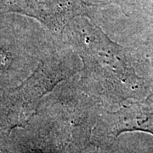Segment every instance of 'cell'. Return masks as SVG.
Wrapping results in <instances>:
<instances>
[{"label": "cell", "mask_w": 153, "mask_h": 153, "mask_svg": "<svg viewBox=\"0 0 153 153\" xmlns=\"http://www.w3.org/2000/svg\"><path fill=\"white\" fill-rule=\"evenodd\" d=\"M50 77L52 75L47 72L45 66H39L33 76L13 90L9 99V107L16 118L15 125H21L32 117L43 95L55 84V81L57 82Z\"/></svg>", "instance_id": "obj_1"}, {"label": "cell", "mask_w": 153, "mask_h": 153, "mask_svg": "<svg viewBox=\"0 0 153 153\" xmlns=\"http://www.w3.org/2000/svg\"><path fill=\"white\" fill-rule=\"evenodd\" d=\"M107 120L110 133L117 137L128 131H142L153 134V94L144 100L109 113Z\"/></svg>", "instance_id": "obj_2"}, {"label": "cell", "mask_w": 153, "mask_h": 153, "mask_svg": "<svg viewBox=\"0 0 153 153\" xmlns=\"http://www.w3.org/2000/svg\"><path fill=\"white\" fill-rule=\"evenodd\" d=\"M0 153H1V152H0Z\"/></svg>", "instance_id": "obj_3"}]
</instances>
